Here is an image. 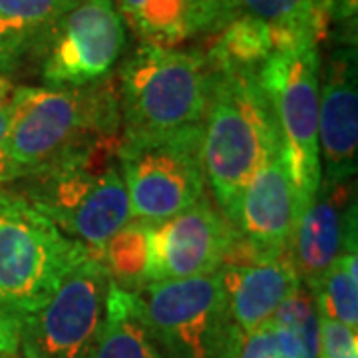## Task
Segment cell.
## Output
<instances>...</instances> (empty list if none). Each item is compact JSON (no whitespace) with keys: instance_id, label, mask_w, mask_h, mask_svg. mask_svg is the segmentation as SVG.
Segmentation results:
<instances>
[{"instance_id":"cell-8","label":"cell","mask_w":358,"mask_h":358,"mask_svg":"<svg viewBox=\"0 0 358 358\" xmlns=\"http://www.w3.org/2000/svg\"><path fill=\"white\" fill-rule=\"evenodd\" d=\"M203 126L143 140H120L117 166L131 221L155 225L189 209L207 189Z\"/></svg>"},{"instance_id":"cell-2","label":"cell","mask_w":358,"mask_h":358,"mask_svg":"<svg viewBox=\"0 0 358 358\" xmlns=\"http://www.w3.org/2000/svg\"><path fill=\"white\" fill-rule=\"evenodd\" d=\"M257 72L211 70L201 143L205 179L233 225L247 183L265 162L282 155L275 112Z\"/></svg>"},{"instance_id":"cell-10","label":"cell","mask_w":358,"mask_h":358,"mask_svg":"<svg viewBox=\"0 0 358 358\" xmlns=\"http://www.w3.org/2000/svg\"><path fill=\"white\" fill-rule=\"evenodd\" d=\"M126 46L124 16L114 0H78L40 58L44 86H88L110 76Z\"/></svg>"},{"instance_id":"cell-21","label":"cell","mask_w":358,"mask_h":358,"mask_svg":"<svg viewBox=\"0 0 358 358\" xmlns=\"http://www.w3.org/2000/svg\"><path fill=\"white\" fill-rule=\"evenodd\" d=\"M120 6L143 44L173 48L189 38L185 0H120Z\"/></svg>"},{"instance_id":"cell-17","label":"cell","mask_w":358,"mask_h":358,"mask_svg":"<svg viewBox=\"0 0 358 358\" xmlns=\"http://www.w3.org/2000/svg\"><path fill=\"white\" fill-rule=\"evenodd\" d=\"M94 358H164L138 293L110 282L102 331Z\"/></svg>"},{"instance_id":"cell-26","label":"cell","mask_w":358,"mask_h":358,"mask_svg":"<svg viewBox=\"0 0 358 358\" xmlns=\"http://www.w3.org/2000/svg\"><path fill=\"white\" fill-rule=\"evenodd\" d=\"M20 327L22 317L0 305V357L16 355L20 348Z\"/></svg>"},{"instance_id":"cell-7","label":"cell","mask_w":358,"mask_h":358,"mask_svg":"<svg viewBox=\"0 0 358 358\" xmlns=\"http://www.w3.org/2000/svg\"><path fill=\"white\" fill-rule=\"evenodd\" d=\"M319 48L273 52L257 76L273 106L281 154L294 192L296 219L320 187Z\"/></svg>"},{"instance_id":"cell-19","label":"cell","mask_w":358,"mask_h":358,"mask_svg":"<svg viewBox=\"0 0 358 358\" xmlns=\"http://www.w3.org/2000/svg\"><path fill=\"white\" fill-rule=\"evenodd\" d=\"M106 271L108 281L114 287L140 293L145 287V265H148V225L140 221H129L114 233L96 251L88 253Z\"/></svg>"},{"instance_id":"cell-4","label":"cell","mask_w":358,"mask_h":358,"mask_svg":"<svg viewBox=\"0 0 358 358\" xmlns=\"http://www.w3.org/2000/svg\"><path fill=\"white\" fill-rule=\"evenodd\" d=\"M120 138L18 179L20 193L64 235L96 253L131 221L129 199L117 166Z\"/></svg>"},{"instance_id":"cell-20","label":"cell","mask_w":358,"mask_h":358,"mask_svg":"<svg viewBox=\"0 0 358 358\" xmlns=\"http://www.w3.org/2000/svg\"><path fill=\"white\" fill-rule=\"evenodd\" d=\"M320 317L338 320L346 327H358V255L357 245L346 247L334 259L320 281L308 289Z\"/></svg>"},{"instance_id":"cell-15","label":"cell","mask_w":358,"mask_h":358,"mask_svg":"<svg viewBox=\"0 0 358 358\" xmlns=\"http://www.w3.org/2000/svg\"><path fill=\"white\" fill-rule=\"evenodd\" d=\"M221 277L233 319L243 334L268 322L282 301L301 285L289 253L251 265H223Z\"/></svg>"},{"instance_id":"cell-6","label":"cell","mask_w":358,"mask_h":358,"mask_svg":"<svg viewBox=\"0 0 358 358\" xmlns=\"http://www.w3.org/2000/svg\"><path fill=\"white\" fill-rule=\"evenodd\" d=\"M138 294L164 358L239 357L245 334L233 319L221 268L148 282Z\"/></svg>"},{"instance_id":"cell-27","label":"cell","mask_w":358,"mask_h":358,"mask_svg":"<svg viewBox=\"0 0 358 358\" xmlns=\"http://www.w3.org/2000/svg\"><path fill=\"white\" fill-rule=\"evenodd\" d=\"M0 358H16V355H2Z\"/></svg>"},{"instance_id":"cell-24","label":"cell","mask_w":358,"mask_h":358,"mask_svg":"<svg viewBox=\"0 0 358 358\" xmlns=\"http://www.w3.org/2000/svg\"><path fill=\"white\" fill-rule=\"evenodd\" d=\"M13 82L0 74V185L16 181L10 154H8V131H10V102L14 94Z\"/></svg>"},{"instance_id":"cell-28","label":"cell","mask_w":358,"mask_h":358,"mask_svg":"<svg viewBox=\"0 0 358 358\" xmlns=\"http://www.w3.org/2000/svg\"><path fill=\"white\" fill-rule=\"evenodd\" d=\"M0 189H2V185H0Z\"/></svg>"},{"instance_id":"cell-9","label":"cell","mask_w":358,"mask_h":358,"mask_svg":"<svg viewBox=\"0 0 358 358\" xmlns=\"http://www.w3.org/2000/svg\"><path fill=\"white\" fill-rule=\"evenodd\" d=\"M108 287L110 281L102 265L94 257H86L44 307L22 319V357L94 358Z\"/></svg>"},{"instance_id":"cell-12","label":"cell","mask_w":358,"mask_h":358,"mask_svg":"<svg viewBox=\"0 0 358 358\" xmlns=\"http://www.w3.org/2000/svg\"><path fill=\"white\" fill-rule=\"evenodd\" d=\"M296 223L294 192L282 155L259 167L247 183L235 219L237 239L225 265H251L289 253Z\"/></svg>"},{"instance_id":"cell-11","label":"cell","mask_w":358,"mask_h":358,"mask_svg":"<svg viewBox=\"0 0 358 358\" xmlns=\"http://www.w3.org/2000/svg\"><path fill=\"white\" fill-rule=\"evenodd\" d=\"M237 231L205 193L189 209L148 225V282L176 281L213 273L225 265Z\"/></svg>"},{"instance_id":"cell-14","label":"cell","mask_w":358,"mask_h":358,"mask_svg":"<svg viewBox=\"0 0 358 358\" xmlns=\"http://www.w3.org/2000/svg\"><path fill=\"white\" fill-rule=\"evenodd\" d=\"M357 245L355 179L320 185L313 203L299 215L289 243V257L301 285L315 287L346 247Z\"/></svg>"},{"instance_id":"cell-13","label":"cell","mask_w":358,"mask_h":358,"mask_svg":"<svg viewBox=\"0 0 358 358\" xmlns=\"http://www.w3.org/2000/svg\"><path fill=\"white\" fill-rule=\"evenodd\" d=\"M320 185L355 179L358 164L357 44L329 52L319 82Z\"/></svg>"},{"instance_id":"cell-1","label":"cell","mask_w":358,"mask_h":358,"mask_svg":"<svg viewBox=\"0 0 358 358\" xmlns=\"http://www.w3.org/2000/svg\"><path fill=\"white\" fill-rule=\"evenodd\" d=\"M122 134L115 78L88 86H16L8 154L16 181Z\"/></svg>"},{"instance_id":"cell-16","label":"cell","mask_w":358,"mask_h":358,"mask_svg":"<svg viewBox=\"0 0 358 358\" xmlns=\"http://www.w3.org/2000/svg\"><path fill=\"white\" fill-rule=\"evenodd\" d=\"M78 0H0V74L42 58L60 20Z\"/></svg>"},{"instance_id":"cell-3","label":"cell","mask_w":358,"mask_h":358,"mask_svg":"<svg viewBox=\"0 0 358 358\" xmlns=\"http://www.w3.org/2000/svg\"><path fill=\"white\" fill-rule=\"evenodd\" d=\"M120 140L162 138L201 128L211 90V68L201 50L141 44L115 76Z\"/></svg>"},{"instance_id":"cell-5","label":"cell","mask_w":358,"mask_h":358,"mask_svg":"<svg viewBox=\"0 0 358 358\" xmlns=\"http://www.w3.org/2000/svg\"><path fill=\"white\" fill-rule=\"evenodd\" d=\"M88 257L20 193L0 189V305L24 319L60 289Z\"/></svg>"},{"instance_id":"cell-22","label":"cell","mask_w":358,"mask_h":358,"mask_svg":"<svg viewBox=\"0 0 358 358\" xmlns=\"http://www.w3.org/2000/svg\"><path fill=\"white\" fill-rule=\"evenodd\" d=\"M319 358H358V334L355 329L320 317Z\"/></svg>"},{"instance_id":"cell-25","label":"cell","mask_w":358,"mask_h":358,"mask_svg":"<svg viewBox=\"0 0 358 358\" xmlns=\"http://www.w3.org/2000/svg\"><path fill=\"white\" fill-rule=\"evenodd\" d=\"M237 358H277L275 338H273V331L268 322L259 327L251 334H245Z\"/></svg>"},{"instance_id":"cell-23","label":"cell","mask_w":358,"mask_h":358,"mask_svg":"<svg viewBox=\"0 0 358 358\" xmlns=\"http://www.w3.org/2000/svg\"><path fill=\"white\" fill-rule=\"evenodd\" d=\"M189 36L217 32L227 22V0H185Z\"/></svg>"},{"instance_id":"cell-18","label":"cell","mask_w":358,"mask_h":358,"mask_svg":"<svg viewBox=\"0 0 358 358\" xmlns=\"http://www.w3.org/2000/svg\"><path fill=\"white\" fill-rule=\"evenodd\" d=\"M275 52L271 26L249 14H237L219 28L207 52L211 70L257 72Z\"/></svg>"}]
</instances>
